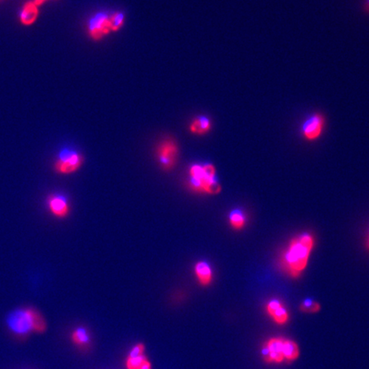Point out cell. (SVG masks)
I'll use <instances>...</instances> for the list:
<instances>
[{
    "label": "cell",
    "instance_id": "5bb4252c",
    "mask_svg": "<svg viewBox=\"0 0 369 369\" xmlns=\"http://www.w3.org/2000/svg\"><path fill=\"white\" fill-rule=\"evenodd\" d=\"M211 121L205 116L196 117L193 123L190 124L191 133L196 135H205L211 130Z\"/></svg>",
    "mask_w": 369,
    "mask_h": 369
},
{
    "label": "cell",
    "instance_id": "44dd1931",
    "mask_svg": "<svg viewBox=\"0 0 369 369\" xmlns=\"http://www.w3.org/2000/svg\"><path fill=\"white\" fill-rule=\"evenodd\" d=\"M45 1H46V0H34L35 4H36L38 7L40 6V5H41V4H43Z\"/></svg>",
    "mask_w": 369,
    "mask_h": 369
},
{
    "label": "cell",
    "instance_id": "7402d4cb",
    "mask_svg": "<svg viewBox=\"0 0 369 369\" xmlns=\"http://www.w3.org/2000/svg\"><path fill=\"white\" fill-rule=\"evenodd\" d=\"M366 9L369 12V0H367L366 2Z\"/></svg>",
    "mask_w": 369,
    "mask_h": 369
},
{
    "label": "cell",
    "instance_id": "52a82bcc",
    "mask_svg": "<svg viewBox=\"0 0 369 369\" xmlns=\"http://www.w3.org/2000/svg\"><path fill=\"white\" fill-rule=\"evenodd\" d=\"M325 126V118L322 114L315 113L304 121L301 127L303 138L315 141L322 136Z\"/></svg>",
    "mask_w": 369,
    "mask_h": 369
},
{
    "label": "cell",
    "instance_id": "6da1fadb",
    "mask_svg": "<svg viewBox=\"0 0 369 369\" xmlns=\"http://www.w3.org/2000/svg\"><path fill=\"white\" fill-rule=\"evenodd\" d=\"M8 330L16 337H29L32 334H44L47 331L46 320L35 308H18L7 316Z\"/></svg>",
    "mask_w": 369,
    "mask_h": 369
},
{
    "label": "cell",
    "instance_id": "8992f818",
    "mask_svg": "<svg viewBox=\"0 0 369 369\" xmlns=\"http://www.w3.org/2000/svg\"><path fill=\"white\" fill-rule=\"evenodd\" d=\"M87 29L89 35L92 40H101L104 36L107 35L111 31L110 16L104 12L95 14L94 16L89 20Z\"/></svg>",
    "mask_w": 369,
    "mask_h": 369
},
{
    "label": "cell",
    "instance_id": "ba28073f",
    "mask_svg": "<svg viewBox=\"0 0 369 369\" xmlns=\"http://www.w3.org/2000/svg\"><path fill=\"white\" fill-rule=\"evenodd\" d=\"M266 312L270 318L279 326H283L287 324L290 315L281 300L273 298L269 300L268 303L266 304Z\"/></svg>",
    "mask_w": 369,
    "mask_h": 369
},
{
    "label": "cell",
    "instance_id": "277c9868",
    "mask_svg": "<svg viewBox=\"0 0 369 369\" xmlns=\"http://www.w3.org/2000/svg\"><path fill=\"white\" fill-rule=\"evenodd\" d=\"M84 164V157L72 149H63L54 163V169L57 174L69 175L75 174Z\"/></svg>",
    "mask_w": 369,
    "mask_h": 369
},
{
    "label": "cell",
    "instance_id": "8fae6325",
    "mask_svg": "<svg viewBox=\"0 0 369 369\" xmlns=\"http://www.w3.org/2000/svg\"><path fill=\"white\" fill-rule=\"evenodd\" d=\"M145 346L142 343L136 344L126 360V369H140L147 357L145 356Z\"/></svg>",
    "mask_w": 369,
    "mask_h": 369
},
{
    "label": "cell",
    "instance_id": "3957f363",
    "mask_svg": "<svg viewBox=\"0 0 369 369\" xmlns=\"http://www.w3.org/2000/svg\"><path fill=\"white\" fill-rule=\"evenodd\" d=\"M187 186L193 193L205 195H217L221 185L216 175V168L212 164H194L188 169Z\"/></svg>",
    "mask_w": 369,
    "mask_h": 369
},
{
    "label": "cell",
    "instance_id": "ac0fdd59",
    "mask_svg": "<svg viewBox=\"0 0 369 369\" xmlns=\"http://www.w3.org/2000/svg\"><path fill=\"white\" fill-rule=\"evenodd\" d=\"M321 309H322L321 304L318 302H316L310 298L303 300L299 305L300 311L304 314H316V313L320 312Z\"/></svg>",
    "mask_w": 369,
    "mask_h": 369
},
{
    "label": "cell",
    "instance_id": "5b68a950",
    "mask_svg": "<svg viewBox=\"0 0 369 369\" xmlns=\"http://www.w3.org/2000/svg\"><path fill=\"white\" fill-rule=\"evenodd\" d=\"M179 154V145L172 139H164L159 143L156 151L158 164L166 172L172 170L176 166Z\"/></svg>",
    "mask_w": 369,
    "mask_h": 369
},
{
    "label": "cell",
    "instance_id": "30bf717a",
    "mask_svg": "<svg viewBox=\"0 0 369 369\" xmlns=\"http://www.w3.org/2000/svg\"><path fill=\"white\" fill-rule=\"evenodd\" d=\"M193 272L196 279L202 287H208L214 280V272L211 265L206 261L200 260L194 264Z\"/></svg>",
    "mask_w": 369,
    "mask_h": 369
},
{
    "label": "cell",
    "instance_id": "d6986e66",
    "mask_svg": "<svg viewBox=\"0 0 369 369\" xmlns=\"http://www.w3.org/2000/svg\"><path fill=\"white\" fill-rule=\"evenodd\" d=\"M125 16L122 12H116L110 16L111 21V31H117L123 27L124 23Z\"/></svg>",
    "mask_w": 369,
    "mask_h": 369
},
{
    "label": "cell",
    "instance_id": "4fadbf2b",
    "mask_svg": "<svg viewBox=\"0 0 369 369\" xmlns=\"http://www.w3.org/2000/svg\"><path fill=\"white\" fill-rule=\"evenodd\" d=\"M39 16L38 6L35 4L34 1L26 2L22 7V11L20 14V21L23 25L29 26L35 23Z\"/></svg>",
    "mask_w": 369,
    "mask_h": 369
},
{
    "label": "cell",
    "instance_id": "9c48e42d",
    "mask_svg": "<svg viewBox=\"0 0 369 369\" xmlns=\"http://www.w3.org/2000/svg\"><path fill=\"white\" fill-rule=\"evenodd\" d=\"M48 208L55 217L64 219L70 215V206L68 199L63 195L52 194L48 197Z\"/></svg>",
    "mask_w": 369,
    "mask_h": 369
},
{
    "label": "cell",
    "instance_id": "9a60e30c",
    "mask_svg": "<svg viewBox=\"0 0 369 369\" xmlns=\"http://www.w3.org/2000/svg\"><path fill=\"white\" fill-rule=\"evenodd\" d=\"M282 354H283L284 360L288 363H292L299 357V347L295 341L285 338Z\"/></svg>",
    "mask_w": 369,
    "mask_h": 369
},
{
    "label": "cell",
    "instance_id": "7a4b0ae2",
    "mask_svg": "<svg viewBox=\"0 0 369 369\" xmlns=\"http://www.w3.org/2000/svg\"><path fill=\"white\" fill-rule=\"evenodd\" d=\"M314 247L315 239L312 234L304 233L291 240L281 261L290 277L297 279L304 271Z\"/></svg>",
    "mask_w": 369,
    "mask_h": 369
},
{
    "label": "cell",
    "instance_id": "2e32d148",
    "mask_svg": "<svg viewBox=\"0 0 369 369\" xmlns=\"http://www.w3.org/2000/svg\"><path fill=\"white\" fill-rule=\"evenodd\" d=\"M70 338L73 344L79 347L85 346L90 343V335H89L88 330L83 327L76 328L72 331Z\"/></svg>",
    "mask_w": 369,
    "mask_h": 369
},
{
    "label": "cell",
    "instance_id": "7c38bea8",
    "mask_svg": "<svg viewBox=\"0 0 369 369\" xmlns=\"http://www.w3.org/2000/svg\"><path fill=\"white\" fill-rule=\"evenodd\" d=\"M284 338L283 337H275L269 338L268 341L264 342L269 351L271 363H281L284 362V357L282 354Z\"/></svg>",
    "mask_w": 369,
    "mask_h": 369
},
{
    "label": "cell",
    "instance_id": "e0dca14e",
    "mask_svg": "<svg viewBox=\"0 0 369 369\" xmlns=\"http://www.w3.org/2000/svg\"><path fill=\"white\" fill-rule=\"evenodd\" d=\"M246 216L242 210L234 209L228 215V222L230 227L235 231H240L246 227Z\"/></svg>",
    "mask_w": 369,
    "mask_h": 369
},
{
    "label": "cell",
    "instance_id": "603a6c76",
    "mask_svg": "<svg viewBox=\"0 0 369 369\" xmlns=\"http://www.w3.org/2000/svg\"><path fill=\"white\" fill-rule=\"evenodd\" d=\"M367 247H368V249H369V239H368V241H367Z\"/></svg>",
    "mask_w": 369,
    "mask_h": 369
},
{
    "label": "cell",
    "instance_id": "ffe728a7",
    "mask_svg": "<svg viewBox=\"0 0 369 369\" xmlns=\"http://www.w3.org/2000/svg\"><path fill=\"white\" fill-rule=\"evenodd\" d=\"M140 369H152V363L149 361L148 358L145 360V363H143L142 367Z\"/></svg>",
    "mask_w": 369,
    "mask_h": 369
}]
</instances>
